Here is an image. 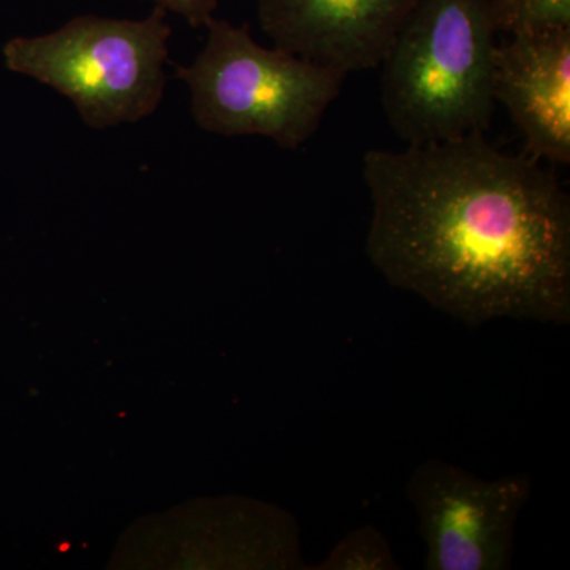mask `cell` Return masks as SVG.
Masks as SVG:
<instances>
[{"mask_svg": "<svg viewBox=\"0 0 570 570\" xmlns=\"http://www.w3.org/2000/svg\"><path fill=\"white\" fill-rule=\"evenodd\" d=\"M531 478L487 480L442 460L412 472L407 497L417 512L428 570H508Z\"/></svg>", "mask_w": 570, "mask_h": 570, "instance_id": "obj_5", "label": "cell"}, {"mask_svg": "<svg viewBox=\"0 0 570 570\" xmlns=\"http://www.w3.org/2000/svg\"><path fill=\"white\" fill-rule=\"evenodd\" d=\"M160 7L140 21L73 18L47 36L3 47L7 69L50 86L92 129L148 118L164 97L171 28Z\"/></svg>", "mask_w": 570, "mask_h": 570, "instance_id": "obj_4", "label": "cell"}, {"mask_svg": "<svg viewBox=\"0 0 570 570\" xmlns=\"http://www.w3.org/2000/svg\"><path fill=\"white\" fill-rule=\"evenodd\" d=\"M165 11L170 10L181 14L193 28H204L212 20L217 9V0H153Z\"/></svg>", "mask_w": 570, "mask_h": 570, "instance_id": "obj_10", "label": "cell"}, {"mask_svg": "<svg viewBox=\"0 0 570 570\" xmlns=\"http://www.w3.org/2000/svg\"><path fill=\"white\" fill-rule=\"evenodd\" d=\"M366 254L393 287L461 324H570V197L485 134L370 149Z\"/></svg>", "mask_w": 570, "mask_h": 570, "instance_id": "obj_1", "label": "cell"}, {"mask_svg": "<svg viewBox=\"0 0 570 570\" xmlns=\"http://www.w3.org/2000/svg\"><path fill=\"white\" fill-rule=\"evenodd\" d=\"M489 11L497 33L570 29V0H489Z\"/></svg>", "mask_w": 570, "mask_h": 570, "instance_id": "obj_8", "label": "cell"}, {"mask_svg": "<svg viewBox=\"0 0 570 570\" xmlns=\"http://www.w3.org/2000/svg\"><path fill=\"white\" fill-rule=\"evenodd\" d=\"M400 562L387 538L377 528L363 527L348 532L328 557L318 562V570H396Z\"/></svg>", "mask_w": 570, "mask_h": 570, "instance_id": "obj_9", "label": "cell"}, {"mask_svg": "<svg viewBox=\"0 0 570 570\" xmlns=\"http://www.w3.org/2000/svg\"><path fill=\"white\" fill-rule=\"evenodd\" d=\"M208 40L176 77L190 89L198 127L224 137L258 135L284 149L314 137L347 73L254 40L249 26L212 18Z\"/></svg>", "mask_w": 570, "mask_h": 570, "instance_id": "obj_3", "label": "cell"}, {"mask_svg": "<svg viewBox=\"0 0 570 570\" xmlns=\"http://www.w3.org/2000/svg\"><path fill=\"white\" fill-rule=\"evenodd\" d=\"M494 100L523 135L524 153L570 164V29L510 36L494 51Z\"/></svg>", "mask_w": 570, "mask_h": 570, "instance_id": "obj_7", "label": "cell"}, {"mask_svg": "<svg viewBox=\"0 0 570 570\" xmlns=\"http://www.w3.org/2000/svg\"><path fill=\"white\" fill-rule=\"evenodd\" d=\"M422 0H257L279 50L352 73L376 69Z\"/></svg>", "mask_w": 570, "mask_h": 570, "instance_id": "obj_6", "label": "cell"}, {"mask_svg": "<svg viewBox=\"0 0 570 570\" xmlns=\"http://www.w3.org/2000/svg\"><path fill=\"white\" fill-rule=\"evenodd\" d=\"M497 47L489 0H422L379 66L396 137L419 146L485 134Z\"/></svg>", "mask_w": 570, "mask_h": 570, "instance_id": "obj_2", "label": "cell"}]
</instances>
